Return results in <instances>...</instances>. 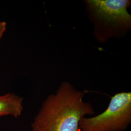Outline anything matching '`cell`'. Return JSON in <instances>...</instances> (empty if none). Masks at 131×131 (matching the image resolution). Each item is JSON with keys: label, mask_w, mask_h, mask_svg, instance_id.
Wrapping results in <instances>:
<instances>
[{"label": "cell", "mask_w": 131, "mask_h": 131, "mask_svg": "<svg viewBox=\"0 0 131 131\" xmlns=\"http://www.w3.org/2000/svg\"><path fill=\"white\" fill-rule=\"evenodd\" d=\"M23 109L22 97L12 93L0 96V117L9 115L17 118L21 116Z\"/></svg>", "instance_id": "277c9868"}, {"label": "cell", "mask_w": 131, "mask_h": 131, "mask_svg": "<svg viewBox=\"0 0 131 131\" xmlns=\"http://www.w3.org/2000/svg\"><path fill=\"white\" fill-rule=\"evenodd\" d=\"M129 0H87L86 10L93 25L94 37L100 43L122 38L131 29Z\"/></svg>", "instance_id": "7a4b0ae2"}, {"label": "cell", "mask_w": 131, "mask_h": 131, "mask_svg": "<svg viewBox=\"0 0 131 131\" xmlns=\"http://www.w3.org/2000/svg\"><path fill=\"white\" fill-rule=\"evenodd\" d=\"M6 28V23L4 21H0V39L2 38Z\"/></svg>", "instance_id": "5b68a950"}, {"label": "cell", "mask_w": 131, "mask_h": 131, "mask_svg": "<svg viewBox=\"0 0 131 131\" xmlns=\"http://www.w3.org/2000/svg\"><path fill=\"white\" fill-rule=\"evenodd\" d=\"M84 93L68 82H63L56 93L49 95L31 125L32 131H80L79 123L93 116L92 105L84 99Z\"/></svg>", "instance_id": "6da1fadb"}, {"label": "cell", "mask_w": 131, "mask_h": 131, "mask_svg": "<svg viewBox=\"0 0 131 131\" xmlns=\"http://www.w3.org/2000/svg\"><path fill=\"white\" fill-rule=\"evenodd\" d=\"M131 123V93L122 92L111 97L106 109L98 115L83 117L80 131H124Z\"/></svg>", "instance_id": "3957f363"}]
</instances>
